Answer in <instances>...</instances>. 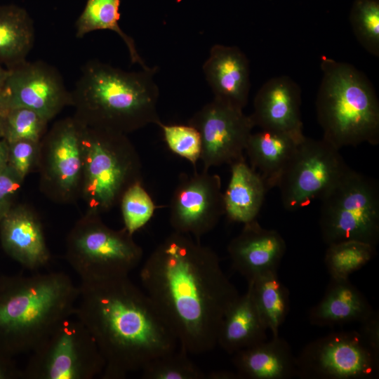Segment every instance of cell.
<instances>
[{"instance_id":"6da1fadb","label":"cell","mask_w":379,"mask_h":379,"mask_svg":"<svg viewBox=\"0 0 379 379\" xmlns=\"http://www.w3.org/2000/svg\"><path fill=\"white\" fill-rule=\"evenodd\" d=\"M140 278L180 348L200 354L217 345L223 317L239 293L212 248L173 231L146 259Z\"/></svg>"},{"instance_id":"7a4b0ae2","label":"cell","mask_w":379,"mask_h":379,"mask_svg":"<svg viewBox=\"0 0 379 379\" xmlns=\"http://www.w3.org/2000/svg\"><path fill=\"white\" fill-rule=\"evenodd\" d=\"M79 289L74 315L105 360L102 378H124L178 347L152 300L128 275L81 281Z\"/></svg>"},{"instance_id":"3957f363","label":"cell","mask_w":379,"mask_h":379,"mask_svg":"<svg viewBox=\"0 0 379 379\" xmlns=\"http://www.w3.org/2000/svg\"><path fill=\"white\" fill-rule=\"evenodd\" d=\"M157 67L128 72L99 60L86 62L70 91L82 125L128 135L160 120Z\"/></svg>"},{"instance_id":"277c9868","label":"cell","mask_w":379,"mask_h":379,"mask_svg":"<svg viewBox=\"0 0 379 379\" xmlns=\"http://www.w3.org/2000/svg\"><path fill=\"white\" fill-rule=\"evenodd\" d=\"M79 287L60 272L0 276V352H32L74 315Z\"/></svg>"},{"instance_id":"5b68a950","label":"cell","mask_w":379,"mask_h":379,"mask_svg":"<svg viewBox=\"0 0 379 379\" xmlns=\"http://www.w3.org/2000/svg\"><path fill=\"white\" fill-rule=\"evenodd\" d=\"M316 99L323 139L338 149L379 142V101L368 77L350 63L326 56Z\"/></svg>"},{"instance_id":"8992f818","label":"cell","mask_w":379,"mask_h":379,"mask_svg":"<svg viewBox=\"0 0 379 379\" xmlns=\"http://www.w3.org/2000/svg\"><path fill=\"white\" fill-rule=\"evenodd\" d=\"M80 125L83 168L79 197L87 213L101 215L119 204L130 186L142 182V164L127 135Z\"/></svg>"},{"instance_id":"52a82bcc","label":"cell","mask_w":379,"mask_h":379,"mask_svg":"<svg viewBox=\"0 0 379 379\" xmlns=\"http://www.w3.org/2000/svg\"><path fill=\"white\" fill-rule=\"evenodd\" d=\"M319 227L326 245L355 240L377 246L379 185L351 168L320 199Z\"/></svg>"},{"instance_id":"ba28073f","label":"cell","mask_w":379,"mask_h":379,"mask_svg":"<svg viewBox=\"0 0 379 379\" xmlns=\"http://www.w3.org/2000/svg\"><path fill=\"white\" fill-rule=\"evenodd\" d=\"M142 255V249L133 234L125 228L109 227L98 214L86 212L66 239V260L81 281L128 275Z\"/></svg>"},{"instance_id":"9c48e42d","label":"cell","mask_w":379,"mask_h":379,"mask_svg":"<svg viewBox=\"0 0 379 379\" xmlns=\"http://www.w3.org/2000/svg\"><path fill=\"white\" fill-rule=\"evenodd\" d=\"M30 354L22 370L25 379H92L102 374L105 365L78 319L62 321Z\"/></svg>"},{"instance_id":"30bf717a","label":"cell","mask_w":379,"mask_h":379,"mask_svg":"<svg viewBox=\"0 0 379 379\" xmlns=\"http://www.w3.org/2000/svg\"><path fill=\"white\" fill-rule=\"evenodd\" d=\"M339 150L323 138L300 142L277 186L286 210L305 208L335 185L349 168Z\"/></svg>"},{"instance_id":"8fae6325","label":"cell","mask_w":379,"mask_h":379,"mask_svg":"<svg viewBox=\"0 0 379 379\" xmlns=\"http://www.w3.org/2000/svg\"><path fill=\"white\" fill-rule=\"evenodd\" d=\"M302 379H375L379 352L357 330L331 333L308 343L296 357Z\"/></svg>"},{"instance_id":"7c38bea8","label":"cell","mask_w":379,"mask_h":379,"mask_svg":"<svg viewBox=\"0 0 379 379\" xmlns=\"http://www.w3.org/2000/svg\"><path fill=\"white\" fill-rule=\"evenodd\" d=\"M36 166L40 189L54 202L69 204L79 197L83 168L81 128L74 117L56 121L39 144Z\"/></svg>"},{"instance_id":"4fadbf2b","label":"cell","mask_w":379,"mask_h":379,"mask_svg":"<svg viewBox=\"0 0 379 379\" xmlns=\"http://www.w3.org/2000/svg\"><path fill=\"white\" fill-rule=\"evenodd\" d=\"M187 124L200 135V160L204 171L244 158L247 141L255 127L243 109L215 99L204 105Z\"/></svg>"},{"instance_id":"5bb4252c","label":"cell","mask_w":379,"mask_h":379,"mask_svg":"<svg viewBox=\"0 0 379 379\" xmlns=\"http://www.w3.org/2000/svg\"><path fill=\"white\" fill-rule=\"evenodd\" d=\"M224 215L221 179L204 171L183 175L170 202L169 221L174 232L199 240Z\"/></svg>"},{"instance_id":"9a60e30c","label":"cell","mask_w":379,"mask_h":379,"mask_svg":"<svg viewBox=\"0 0 379 379\" xmlns=\"http://www.w3.org/2000/svg\"><path fill=\"white\" fill-rule=\"evenodd\" d=\"M1 91L8 108L27 107L48 121L72 105L71 92L60 72L40 60L9 69Z\"/></svg>"},{"instance_id":"2e32d148","label":"cell","mask_w":379,"mask_h":379,"mask_svg":"<svg viewBox=\"0 0 379 379\" xmlns=\"http://www.w3.org/2000/svg\"><path fill=\"white\" fill-rule=\"evenodd\" d=\"M301 90L288 76L267 80L257 92L250 117L261 130L284 133L298 140L305 138L301 119Z\"/></svg>"},{"instance_id":"e0dca14e","label":"cell","mask_w":379,"mask_h":379,"mask_svg":"<svg viewBox=\"0 0 379 379\" xmlns=\"http://www.w3.org/2000/svg\"><path fill=\"white\" fill-rule=\"evenodd\" d=\"M286 251V244L275 230L262 227L257 220L244 225L227 246L232 267L250 281L276 272Z\"/></svg>"},{"instance_id":"ac0fdd59","label":"cell","mask_w":379,"mask_h":379,"mask_svg":"<svg viewBox=\"0 0 379 379\" xmlns=\"http://www.w3.org/2000/svg\"><path fill=\"white\" fill-rule=\"evenodd\" d=\"M213 99L243 109L251 88L250 64L237 46L213 45L202 67Z\"/></svg>"},{"instance_id":"d6986e66","label":"cell","mask_w":379,"mask_h":379,"mask_svg":"<svg viewBox=\"0 0 379 379\" xmlns=\"http://www.w3.org/2000/svg\"><path fill=\"white\" fill-rule=\"evenodd\" d=\"M0 241L6 254L27 269L41 268L51 259L41 222L25 206L11 207L0 219Z\"/></svg>"},{"instance_id":"ffe728a7","label":"cell","mask_w":379,"mask_h":379,"mask_svg":"<svg viewBox=\"0 0 379 379\" xmlns=\"http://www.w3.org/2000/svg\"><path fill=\"white\" fill-rule=\"evenodd\" d=\"M240 379H290L297 377L296 357L288 342L277 336L233 354Z\"/></svg>"},{"instance_id":"44dd1931","label":"cell","mask_w":379,"mask_h":379,"mask_svg":"<svg viewBox=\"0 0 379 379\" xmlns=\"http://www.w3.org/2000/svg\"><path fill=\"white\" fill-rule=\"evenodd\" d=\"M374 310L349 279L331 278L322 298L310 310L308 320L319 327L361 323Z\"/></svg>"},{"instance_id":"7402d4cb","label":"cell","mask_w":379,"mask_h":379,"mask_svg":"<svg viewBox=\"0 0 379 379\" xmlns=\"http://www.w3.org/2000/svg\"><path fill=\"white\" fill-rule=\"evenodd\" d=\"M230 166V178L223 192L224 215L231 222L244 225L257 220L268 189L245 158Z\"/></svg>"},{"instance_id":"603a6c76","label":"cell","mask_w":379,"mask_h":379,"mask_svg":"<svg viewBox=\"0 0 379 379\" xmlns=\"http://www.w3.org/2000/svg\"><path fill=\"white\" fill-rule=\"evenodd\" d=\"M302 140L284 133L268 130L251 134L245 152L250 166L262 176L268 190L277 187Z\"/></svg>"},{"instance_id":"cb8c5ba5","label":"cell","mask_w":379,"mask_h":379,"mask_svg":"<svg viewBox=\"0 0 379 379\" xmlns=\"http://www.w3.org/2000/svg\"><path fill=\"white\" fill-rule=\"evenodd\" d=\"M267 331L248 286L246 292L239 295L225 314L217 345L233 354L267 340Z\"/></svg>"},{"instance_id":"d4e9b609","label":"cell","mask_w":379,"mask_h":379,"mask_svg":"<svg viewBox=\"0 0 379 379\" xmlns=\"http://www.w3.org/2000/svg\"><path fill=\"white\" fill-rule=\"evenodd\" d=\"M35 41L34 22L27 11L0 5V63L12 69L27 60Z\"/></svg>"},{"instance_id":"484cf974","label":"cell","mask_w":379,"mask_h":379,"mask_svg":"<svg viewBox=\"0 0 379 379\" xmlns=\"http://www.w3.org/2000/svg\"><path fill=\"white\" fill-rule=\"evenodd\" d=\"M257 309L272 336L279 335L289 310V291L276 272H270L248 281Z\"/></svg>"},{"instance_id":"4316f807","label":"cell","mask_w":379,"mask_h":379,"mask_svg":"<svg viewBox=\"0 0 379 379\" xmlns=\"http://www.w3.org/2000/svg\"><path fill=\"white\" fill-rule=\"evenodd\" d=\"M120 0H87L86 6L75 22L76 37L83 38L87 34L102 29L111 30L123 40L132 64L148 69L140 55L135 41L120 27L119 11Z\"/></svg>"},{"instance_id":"83f0119b","label":"cell","mask_w":379,"mask_h":379,"mask_svg":"<svg viewBox=\"0 0 379 379\" xmlns=\"http://www.w3.org/2000/svg\"><path fill=\"white\" fill-rule=\"evenodd\" d=\"M327 246L324 263L332 279H349L376 253V246L360 241H344Z\"/></svg>"},{"instance_id":"f1b7e54d","label":"cell","mask_w":379,"mask_h":379,"mask_svg":"<svg viewBox=\"0 0 379 379\" xmlns=\"http://www.w3.org/2000/svg\"><path fill=\"white\" fill-rule=\"evenodd\" d=\"M353 33L371 55L379 56V0H354L349 16Z\"/></svg>"},{"instance_id":"f546056e","label":"cell","mask_w":379,"mask_h":379,"mask_svg":"<svg viewBox=\"0 0 379 379\" xmlns=\"http://www.w3.org/2000/svg\"><path fill=\"white\" fill-rule=\"evenodd\" d=\"M180 348L149 361L141 370L144 379H204L206 375Z\"/></svg>"},{"instance_id":"4dcf8cb0","label":"cell","mask_w":379,"mask_h":379,"mask_svg":"<svg viewBox=\"0 0 379 379\" xmlns=\"http://www.w3.org/2000/svg\"><path fill=\"white\" fill-rule=\"evenodd\" d=\"M49 121L27 107L8 108L4 120L2 137L8 144L18 140L39 142Z\"/></svg>"},{"instance_id":"1f68e13d","label":"cell","mask_w":379,"mask_h":379,"mask_svg":"<svg viewBox=\"0 0 379 379\" xmlns=\"http://www.w3.org/2000/svg\"><path fill=\"white\" fill-rule=\"evenodd\" d=\"M119 204L124 228L131 234L149 222L156 208L142 182L130 186L122 195Z\"/></svg>"},{"instance_id":"d6a6232c","label":"cell","mask_w":379,"mask_h":379,"mask_svg":"<svg viewBox=\"0 0 379 379\" xmlns=\"http://www.w3.org/2000/svg\"><path fill=\"white\" fill-rule=\"evenodd\" d=\"M157 126L168 149L196 166L201 153V138L197 128L189 124H164L161 121Z\"/></svg>"},{"instance_id":"836d02e7","label":"cell","mask_w":379,"mask_h":379,"mask_svg":"<svg viewBox=\"0 0 379 379\" xmlns=\"http://www.w3.org/2000/svg\"><path fill=\"white\" fill-rule=\"evenodd\" d=\"M39 144L30 140H18L8 144V165L22 180L36 166Z\"/></svg>"},{"instance_id":"e575fe53","label":"cell","mask_w":379,"mask_h":379,"mask_svg":"<svg viewBox=\"0 0 379 379\" xmlns=\"http://www.w3.org/2000/svg\"><path fill=\"white\" fill-rule=\"evenodd\" d=\"M22 182L9 165L0 171V219L11 208V199Z\"/></svg>"},{"instance_id":"d590c367","label":"cell","mask_w":379,"mask_h":379,"mask_svg":"<svg viewBox=\"0 0 379 379\" xmlns=\"http://www.w3.org/2000/svg\"><path fill=\"white\" fill-rule=\"evenodd\" d=\"M360 324L357 330L366 342L376 352H379V313H373Z\"/></svg>"},{"instance_id":"8d00e7d4","label":"cell","mask_w":379,"mask_h":379,"mask_svg":"<svg viewBox=\"0 0 379 379\" xmlns=\"http://www.w3.org/2000/svg\"><path fill=\"white\" fill-rule=\"evenodd\" d=\"M23 378L22 371L15 363L13 357L0 352V379Z\"/></svg>"},{"instance_id":"74e56055","label":"cell","mask_w":379,"mask_h":379,"mask_svg":"<svg viewBox=\"0 0 379 379\" xmlns=\"http://www.w3.org/2000/svg\"><path fill=\"white\" fill-rule=\"evenodd\" d=\"M9 145L4 138H0V171L8 165Z\"/></svg>"},{"instance_id":"f35d334b","label":"cell","mask_w":379,"mask_h":379,"mask_svg":"<svg viewBox=\"0 0 379 379\" xmlns=\"http://www.w3.org/2000/svg\"><path fill=\"white\" fill-rule=\"evenodd\" d=\"M206 378L210 379H240L236 371L227 370L213 371L206 375Z\"/></svg>"},{"instance_id":"ab89813d","label":"cell","mask_w":379,"mask_h":379,"mask_svg":"<svg viewBox=\"0 0 379 379\" xmlns=\"http://www.w3.org/2000/svg\"><path fill=\"white\" fill-rule=\"evenodd\" d=\"M8 109V107L5 96L1 91L0 92V138L2 137L4 120Z\"/></svg>"},{"instance_id":"60d3db41","label":"cell","mask_w":379,"mask_h":379,"mask_svg":"<svg viewBox=\"0 0 379 379\" xmlns=\"http://www.w3.org/2000/svg\"><path fill=\"white\" fill-rule=\"evenodd\" d=\"M8 74V69L0 63V92L3 89Z\"/></svg>"}]
</instances>
